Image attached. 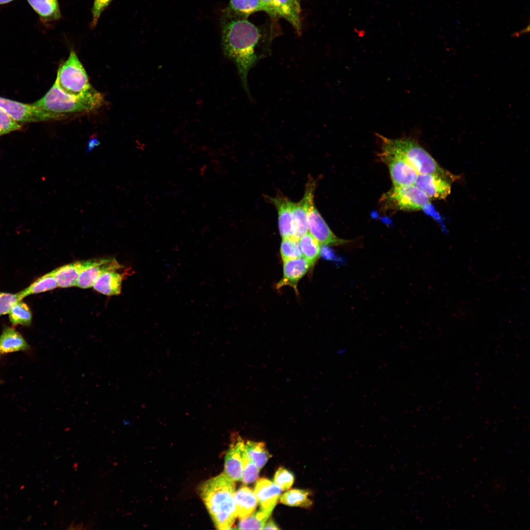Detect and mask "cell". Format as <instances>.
<instances>
[{"label":"cell","mask_w":530,"mask_h":530,"mask_svg":"<svg viewBox=\"0 0 530 530\" xmlns=\"http://www.w3.org/2000/svg\"><path fill=\"white\" fill-rule=\"evenodd\" d=\"M245 446L246 453L249 458L259 469L264 467L270 457L265 444L263 442L248 441Z\"/></svg>","instance_id":"83f0119b"},{"label":"cell","mask_w":530,"mask_h":530,"mask_svg":"<svg viewBox=\"0 0 530 530\" xmlns=\"http://www.w3.org/2000/svg\"><path fill=\"white\" fill-rule=\"evenodd\" d=\"M382 154L400 159L418 174H434L447 179L452 175L441 168L432 156L417 141L411 138L391 139L379 136Z\"/></svg>","instance_id":"277c9868"},{"label":"cell","mask_w":530,"mask_h":530,"mask_svg":"<svg viewBox=\"0 0 530 530\" xmlns=\"http://www.w3.org/2000/svg\"><path fill=\"white\" fill-rule=\"evenodd\" d=\"M414 185L430 199H444L451 191V185L448 179L437 174H418Z\"/></svg>","instance_id":"8fae6325"},{"label":"cell","mask_w":530,"mask_h":530,"mask_svg":"<svg viewBox=\"0 0 530 530\" xmlns=\"http://www.w3.org/2000/svg\"><path fill=\"white\" fill-rule=\"evenodd\" d=\"M272 510L260 508L257 511L240 518L238 529L240 530H262Z\"/></svg>","instance_id":"4316f807"},{"label":"cell","mask_w":530,"mask_h":530,"mask_svg":"<svg viewBox=\"0 0 530 530\" xmlns=\"http://www.w3.org/2000/svg\"><path fill=\"white\" fill-rule=\"evenodd\" d=\"M104 99L93 87L81 96L75 97L64 93L54 82L40 99L31 104L43 110L48 121L64 120L94 112L103 105Z\"/></svg>","instance_id":"7a4b0ae2"},{"label":"cell","mask_w":530,"mask_h":530,"mask_svg":"<svg viewBox=\"0 0 530 530\" xmlns=\"http://www.w3.org/2000/svg\"><path fill=\"white\" fill-rule=\"evenodd\" d=\"M384 200L390 206L405 211H416L424 209L429 205L430 199L415 185L393 186L383 196Z\"/></svg>","instance_id":"8992f818"},{"label":"cell","mask_w":530,"mask_h":530,"mask_svg":"<svg viewBox=\"0 0 530 530\" xmlns=\"http://www.w3.org/2000/svg\"><path fill=\"white\" fill-rule=\"evenodd\" d=\"M122 266L113 258L97 259L92 265L84 268L80 274L76 286L82 289L93 287L100 276L110 269H118Z\"/></svg>","instance_id":"5bb4252c"},{"label":"cell","mask_w":530,"mask_h":530,"mask_svg":"<svg viewBox=\"0 0 530 530\" xmlns=\"http://www.w3.org/2000/svg\"><path fill=\"white\" fill-rule=\"evenodd\" d=\"M298 241L292 238H282L280 253L283 261L302 256Z\"/></svg>","instance_id":"f546056e"},{"label":"cell","mask_w":530,"mask_h":530,"mask_svg":"<svg viewBox=\"0 0 530 530\" xmlns=\"http://www.w3.org/2000/svg\"><path fill=\"white\" fill-rule=\"evenodd\" d=\"M29 348L24 338L14 328L4 327L0 335V354L26 351Z\"/></svg>","instance_id":"d6986e66"},{"label":"cell","mask_w":530,"mask_h":530,"mask_svg":"<svg viewBox=\"0 0 530 530\" xmlns=\"http://www.w3.org/2000/svg\"><path fill=\"white\" fill-rule=\"evenodd\" d=\"M263 3L267 5L274 13L275 16L277 15L275 9H274V0H260Z\"/></svg>","instance_id":"74e56055"},{"label":"cell","mask_w":530,"mask_h":530,"mask_svg":"<svg viewBox=\"0 0 530 530\" xmlns=\"http://www.w3.org/2000/svg\"><path fill=\"white\" fill-rule=\"evenodd\" d=\"M245 444L238 435L234 436L225 458V473L234 481L241 480Z\"/></svg>","instance_id":"7c38bea8"},{"label":"cell","mask_w":530,"mask_h":530,"mask_svg":"<svg viewBox=\"0 0 530 530\" xmlns=\"http://www.w3.org/2000/svg\"><path fill=\"white\" fill-rule=\"evenodd\" d=\"M112 0H94L91 9L92 15V21L90 23L91 28H94L98 23L102 12L108 7Z\"/></svg>","instance_id":"e575fe53"},{"label":"cell","mask_w":530,"mask_h":530,"mask_svg":"<svg viewBox=\"0 0 530 530\" xmlns=\"http://www.w3.org/2000/svg\"><path fill=\"white\" fill-rule=\"evenodd\" d=\"M58 287L53 270L50 271L33 281L27 287L19 292L21 299L32 294H38L54 289Z\"/></svg>","instance_id":"cb8c5ba5"},{"label":"cell","mask_w":530,"mask_h":530,"mask_svg":"<svg viewBox=\"0 0 530 530\" xmlns=\"http://www.w3.org/2000/svg\"><path fill=\"white\" fill-rule=\"evenodd\" d=\"M259 468L245 453L243 460V471L241 480L243 483L248 484L258 478Z\"/></svg>","instance_id":"4dcf8cb0"},{"label":"cell","mask_w":530,"mask_h":530,"mask_svg":"<svg viewBox=\"0 0 530 530\" xmlns=\"http://www.w3.org/2000/svg\"><path fill=\"white\" fill-rule=\"evenodd\" d=\"M83 529V523H80L76 526L75 530H81Z\"/></svg>","instance_id":"ab89813d"},{"label":"cell","mask_w":530,"mask_h":530,"mask_svg":"<svg viewBox=\"0 0 530 530\" xmlns=\"http://www.w3.org/2000/svg\"><path fill=\"white\" fill-rule=\"evenodd\" d=\"M308 231L323 245H340L349 243V240L339 238L329 227L313 203L308 213Z\"/></svg>","instance_id":"ba28073f"},{"label":"cell","mask_w":530,"mask_h":530,"mask_svg":"<svg viewBox=\"0 0 530 530\" xmlns=\"http://www.w3.org/2000/svg\"><path fill=\"white\" fill-rule=\"evenodd\" d=\"M41 21L49 23L62 18L58 0H26Z\"/></svg>","instance_id":"7402d4cb"},{"label":"cell","mask_w":530,"mask_h":530,"mask_svg":"<svg viewBox=\"0 0 530 530\" xmlns=\"http://www.w3.org/2000/svg\"><path fill=\"white\" fill-rule=\"evenodd\" d=\"M96 260L91 259L77 261L53 270L58 286L68 288L76 286L78 278L82 271L94 264Z\"/></svg>","instance_id":"e0dca14e"},{"label":"cell","mask_w":530,"mask_h":530,"mask_svg":"<svg viewBox=\"0 0 530 530\" xmlns=\"http://www.w3.org/2000/svg\"><path fill=\"white\" fill-rule=\"evenodd\" d=\"M14 0H0V4H5Z\"/></svg>","instance_id":"60d3db41"},{"label":"cell","mask_w":530,"mask_h":530,"mask_svg":"<svg viewBox=\"0 0 530 530\" xmlns=\"http://www.w3.org/2000/svg\"><path fill=\"white\" fill-rule=\"evenodd\" d=\"M23 300L19 293H12L0 292V316L8 314L12 306Z\"/></svg>","instance_id":"836d02e7"},{"label":"cell","mask_w":530,"mask_h":530,"mask_svg":"<svg viewBox=\"0 0 530 530\" xmlns=\"http://www.w3.org/2000/svg\"><path fill=\"white\" fill-rule=\"evenodd\" d=\"M200 496L218 530H229L237 517L234 480L225 473L203 482Z\"/></svg>","instance_id":"3957f363"},{"label":"cell","mask_w":530,"mask_h":530,"mask_svg":"<svg viewBox=\"0 0 530 530\" xmlns=\"http://www.w3.org/2000/svg\"><path fill=\"white\" fill-rule=\"evenodd\" d=\"M21 128V125L0 107V136Z\"/></svg>","instance_id":"1f68e13d"},{"label":"cell","mask_w":530,"mask_h":530,"mask_svg":"<svg viewBox=\"0 0 530 530\" xmlns=\"http://www.w3.org/2000/svg\"><path fill=\"white\" fill-rule=\"evenodd\" d=\"M10 322L13 325L29 326L32 321V313L28 306L22 300L16 302L8 313Z\"/></svg>","instance_id":"484cf974"},{"label":"cell","mask_w":530,"mask_h":530,"mask_svg":"<svg viewBox=\"0 0 530 530\" xmlns=\"http://www.w3.org/2000/svg\"><path fill=\"white\" fill-rule=\"evenodd\" d=\"M274 206L278 216V227L282 238H290L292 235V210L293 202L282 193L275 197L265 196Z\"/></svg>","instance_id":"9a60e30c"},{"label":"cell","mask_w":530,"mask_h":530,"mask_svg":"<svg viewBox=\"0 0 530 530\" xmlns=\"http://www.w3.org/2000/svg\"><path fill=\"white\" fill-rule=\"evenodd\" d=\"M298 241L302 256L313 266L320 255L321 245L309 232L301 237Z\"/></svg>","instance_id":"d4e9b609"},{"label":"cell","mask_w":530,"mask_h":530,"mask_svg":"<svg viewBox=\"0 0 530 530\" xmlns=\"http://www.w3.org/2000/svg\"><path fill=\"white\" fill-rule=\"evenodd\" d=\"M75 527L76 526L75 525V522H72L69 525V527L67 528V530H75Z\"/></svg>","instance_id":"f35d334b"},{"label":"cell","mask_w":530,"mask_h":530,"mask_svg":"<svg viewBox=\"0 0 530 530\" xmlns=\"http://www.w3.org/2000/svg\"><path fill=\"white\" fill-rule=\"evenodd\" d=\"M0 107L17 122L48 121L46 113L32 104H25L0 97Z\"/></svg>","instance_id":"9c48e42d"},{"label":"cell","mask_w":530,"mask_h":530,"mask_svg":"<svg viewBox=\"0 0 530 530\" xmlns=\"http://www.w3.org/2000/svg\"><path fill=\"white\" fill-rule=\"evenodd\" d=\"M277 15L287 20L298 33L301 31L299 0H274Z\"/></svg>","instance_id":"ffe728a7"},{"label":"cell","mask_w":530,"mask_h":530,"mask_svg":"<svg viewBox=\"0 0 530 530\" xmlns=\"http://www.w3.org/2000/svg\"><path fill=\"white\" fill-rule=\"evenodd\" d=\"M119 269H110L105 272L94 283L93 288L106 295L120 294L125 274L118 271Z\"/></svg>","instance_id":"ac0fdd59"},{"label":"cell","mask_w":530,"mask_h":530,"mask_svg":"<svg viewBox=\"0 0 530 530\" xmlns=\"http://www.w3.org/2000/svg\"><path fill=\"white\" fill-rule=\"evenodd\" d=\"M281 492L282 489L276 484L263 478L257 481L254 491L260 507L272 511L280 497Z\"/></svg>","instance_id":"2e32d148"},{"label":"cell","mask_w":530,"mask_h":530,"mask_svg":"<svg viewBox=\"0 0 530 530\" xmlns=\"http://www.w3.org/2000/svg\"><path fill=\"white\" fill-rule=\"evenodd\" d=\"M279 529L275 522L270 519L265 524L262 530H278Z\"/></svg>","instance_id":"8d00e7d4"},{"label":"cell","mask_w":530,"mask_h":530,"mask_svg":"<svg viewBox=\"0 0 530 530\" xmlns=\"http://www.w3.org/2000/svg\"><path fill=\"white\" fill-rule=\"evenodd\" d=\"M309 496L310 493L307 490L292 489L282 495L280 502L289 506L308 507L312 504Z\"/></svg>","instance_id":"f1b7e54d"},{"label":"cell","mask_w":530,"mask_h":530,"mask_svg":"<svg viewBox=\"0 0 530 530\" xmlns=\"http://www.w3.org/2000/svg\"><path fill=\"white\" fill-rule=\"evenodd\" d=\"M381 157L388 167L393 186L414 185L418 174L410 165L390 155L381 154Z\"/></svg>","instance_id":"30bf717a"},{"label":"cell","mask_w":530,"mask_h":530,"mask_svg":"<svg viewBox=\"0 0 530 530\" xmlns=\"http://www.w3.org/2000/svg\"><path fill=\"white\" fill-rule=\"evenodd\" d=\"M294 476L287 469L280 467L276 472L274 477V481L282 490H285L291 488L293 483Z\"/></svg>","instance_id":"d6a6232c"},{"label":"cell","mask_w":530,"mask_h":530,"mask_svg":"<svg viewBox=\"0 0 530 530\" xmlns=\"http://www.w3.org/2000/svg\"><path fill=\"white\" fill-rule=\"evenodd\" d=\"M221 41L225 55L236 64L243 88L251 98L249 72L268 53L262 45L258 28L243 16L230 12L223 20Z\"/></svg>","instance_id":"6da1fadb"},{"label":"cell","mask_w":530,"mask_h":530,"mask_svg":"<svg viewBox=\"0 0 530 530\" xmlns=\"http://www.w3.org/2000/svg\"><path fill=\"white\" fill-rule=\"evenodd\" d=\"M64 93L79 97L93 87L87 73L76 52L71 50L68 58L60 64L54 82Z\"/></svg>","instance_id":"5b68a950"},{"label":"cell","mask_w":530,"mask_h":530,"mask_svg":"<svg viewBox=\"0 0 530 530\" xmlns=\"http://www.w3.org/2000/svg\"><path fill=\"white\" fill-rule=\"evenodd\" d=\"M234 499L237 517L240 519L253 513L258 504L254 491L246 486H242L235 492Z\"/></svg>","instance_id":"44dd1931"},{"label":"cell","mask_w":530,"mask_h":530,"mask_svg":"<svg viewBox=\"0 0 530 530\" xmlns=\"http://www.w3.org/2000/svg\"><path fill=\"white\" fill-rule=\"evenodd\" d=\"M283 262V276L277 283L276 287L280 289L285 286H289L293 288L297 293L298 282L312 266L303 256Z\"/></svg>","instance_id":"4fadbf2b"},{"label":"cell","mask_w":530,"mask_h":530,"mask_svg":"<svg viewBox=\"0 0 530 530\" xmlns=\"http://www.w3.org/2000/svg\"><path fill=\"white\" fill-rule=\"evenodd\" d=\"M229 8L230 12L243 17L261 11L275 16L273 11L260 0H230Z\"/></svg>","instance_id":"603a6c76"},{"label":"cell","mask_w":530,"mask_h":530,"mask_svg":"<svg viewBox=\"0 0 530 530\" xmlns=\"http://www.w3.org/2000/svg\"><path fill=\"white\" fill-rule=\"evenodd\" d=\"M316 185V181L312 177H309L302 198L298 202H293L292 235L290 238L299 240L301 237L308 232V213L311 204L314 202Z\"/></svg>","instance_id":"52a82bcc"},{"label":"cell","mask_w":530,"mask_h":530,"mask_svg":"<svg viewBox=\"0 0 530 530\" xmlns=\"http://www.w3.org/2000/svg\"><path fill=\"white\" fill-rule=\"evenodd\" d=\"M100 144V141L97 137L94 136L91 137L87 144L86 152L89 153L92 152L94 148L99 146Z\"/></svg>","instance_id":"d590c367"}]
</instances>
